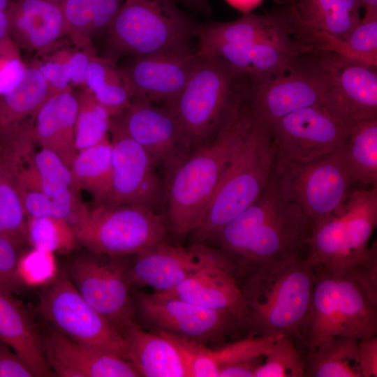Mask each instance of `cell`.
<instances>
[{"mask_svg": "<svg viewBox=\"0 0 377 377\" xmlns=\"http://www.w3.org/2000/svg\"><path fill=\"white\" fill-rule=\"evenodd\" d=\"M311 223L278 191L272 172L259 197L212 240L232 265L237 280L269 276L302 258Z\"/></svg>", "mask_w": 377, "mask_h": 377, "instance_id": "obj_1", "label": "cell"}, {"mask_svg": "<svg viewBox=\"0 0 377 377\" xmlns=\"http://www.w3.org/2000/svg\"><path fill=\"white\" fill-rule=\"evenodd\" d=\"M252 122L246 100L212 140L195 148L175 169L165 185L168 230L184 237L196 228Z\"/></svg>", "mask_w": 377, "mask_h": 377, "instance_id": "obj_2", "label": "cell"}, {"mask_svg": "<svg viewBox=\"0 0 377 377\" xmlns=\"http://www.w3.org/2000/svg\"><path fill=\"white\" fill-rule=\"evenodd\" d=\"M198 56L184 87L173 99L162 104L175 116L194 149L216 135L247 99L250 87V77L222 59Z\"/></svg>", "mask_w": 377, "mask_h": 377, "instance_id": "obj_3", "label": "cell"}, {"mask_svg": "<svg viewBox=\"0 0 377 377\" xmlns=\"http://www.w3.org/2000/svg\"><path fill=\"white\" fill-rule=\"evenodd\" d=\"M199 27L177 7L175 0H124L106 30L107 59L123 55L186 56Z\"/></svg>", "mask_w": 377, "mask_h": 377, "instance_id": "obj_4", "label": "cell"}, {"mask_svg": "<svg viewBox=\"0 0 377 377\" xmlns=\"http://www.w3.org/2000/svg\"><path fill=\"white\" fill-rule=\"evenodd\" d=\"M275 153L267 127L253 119L200 221L189 234L192 245L209 241L259 197L269 183Z\"/></svg>", "mask_w": 377, "mask_h": 377, "instance_id": "obj_5", "label": "cell"}, {"mask_svg": "<svg viewBox=\"0 0 377 377\" xmlns=\"http://www.w3.org/2000/svg\"><path fill=\"white\" fill-rule=\"evenodd\" d=\"M315 270L311 304L297 336L307 350L337 337L357 339L377 334V302L341 272Z\"/></svg>", "mask_w": 377, "mask_h": 377, "instance_id": "obj_6", "label": "cell"}, {"mask_svg": "<svg viewBox=\"0 0 377 377\" xmlns=\"http://www.w3.org/2000/svg\"><path fill=\"white\" fill-rule=\"evenodd\" d=\"M315 270L298 258L267 276L246 279L240 284L250 336L297 337L308 314Z\"/></svg>", "mask_w": 377, "mask_h": 377, "instance_id": "obj_7", "label": "cell"}, {"mask_svg": "<svg viewBox=\"0 0 377 377\" xmlns=\"http://www.w3.org/2000/svg\"><path fill=\"white\" fill-rule=\"evenodd\" d=\"M377 225V186L357 189L333 213L311 224L306 260L314 269L343 272L368 255Z\"/></svg>", "mask_w": 377, "mask_h": 377, "instance_id": "obj_8", "label": "cell"}, {"mask_svg": "<svg viewBox=\"0 0 377 377\" xmlns=\"http://www.w3.org/2000/svg\"><path fill=\"white\" fill-rule=\"evenodd\" d=\"M77 242L91 252L112 257L135 255L166 239L163 214L148 208L105 202L81 203L72 219Z\"/></svg>", "mask_w": 377, "mask_h": 377, "instance_id": "obj_9", "label": "cell"}, {"mask_svg": "<svg viewBox=\"0 0 377 377\" xmlns=\"http://www.w3.org/2000/svg\"><path fill=\"white\" fill-rule=\"evenodd\" d=\"M296 62L319 84L324 106L347 126L377 119L376 67L320 50L300 54Z\"/></svg>", "mask_w": 377, "mask_h": 377, "instance_id": "obj_10", "label": "cell"}, {"mask_svg": "<svg viewBox=\"0 0 377 377\" xmlns=\"http://www.w3.org/2000/svg\"><path fill=\"white\" fill-rule=\"evenodd\" d=\"M341 145L307 162L275 156L272 177L278 191L302 209L311 224L336 211L352 191L355 182Z\"/></svg>", "mask_w": 377, "mask_h": 377, "instance_id": "obj_11", "label": "cell"}, {"mask_svg": "<svg viewBox=\"0 0 377 377\" xmlns=\"http://www.w3.org/2000/svg\"><path fill=\"white\" fill-rule=\"evenodd\" d=\"M36 309L52 328L72 340L127 360L124 335L84 299L68 275L60 274L45 283Z\"/></svg>", "mask_w": 377, "mask_h": 377, "instance_id": "obj_12", "label": "cell"}, {"mask_svg": "<svg viewBox=\"0 0 377 377\" xmlns=\"http://www.w3.org/2000/svg\"><path fill=\"white\" fill-rule=\"evenodd\" d=\"M137 307L157 330L171 333L207 346L224 343L243 330V316L205 308L177 297L157 293H139Z\"/></svg>", "mask_w": 377, "mask_h": 377, "instance_id": "obj_13", "label": "cell"}, {"mask_svg": "<svg viewBox=\"0 0 377 377\" xmlns=\"http://www.w3.org/2000/svg\"><path fill=\"white\" fill-rule=\"evenodd\" d=\"M110 124L121 131L149 155L165 186L175 169L194 149L175 116L163 106L139 100L111 117Z\"/></svg>", "mask_w": 377, "mask_h": 377, "instance_id": "obj_14", "label": "cell"}, {"mask_svg": "<svg viewBox=\"0 0 377 377\" xmlns=\"http://www.w3.org/2000/svg\"><path fill=\"white\" fill-rule=\"evenodd\" d=\"M119 258L81 256L71 264L68 276L84 299L124 335L137 323L128 266Z\"/></svg>", "mask_w": 377, "mask_h": 377, "instance_id": "obj_15", "label": "cell"}, {"mask_svg": "<svg viewBox=\"0 0 377 377\" xmlns=\"http://www.w3.org/2000/svg\"><path fill=\"white\" fill-rule=\"evenodd\" d=\"M277 158L307 162L334 151L351 128L324 105L305 108L267 127Z\"/></svg>", "mask_w": 377, "mask_h": 377, "instance_id": "obj_16", "label": "cell"}, {"mask_svg": "<svg viewBox=\"0 0 377 377\" xmlns=\"http://www.w3.org/2000/svg\"><path fill=\"white\" fill-rule=\"evenodd\" d=\"M109 133L112 179L103 202L140 206L160 213L165 186L153 160L140 145L111 124Z\"/></svg>", "mask_w": 377, "mask_h": 377, "instance_id": "obj_17", "label": "cell"}, {"mask_svg": "<svg viewBox=\"0 0 377 377\" xmlns=\"http://www.w3.org/2000/svg\"><path fill=\"white\" fill-rule=\"evenodd\" d=\"M247 103L253 119L267 127L295 111L324 105V99L316 80L295 59L283 73L264 79L250 78Z\"/></svg>", "mask_w": 377, "mask_h": 377, "instance_id": "obj_18", "label": "cell"}, {"mask_svg": "<svg viewBox=\"0 0 377 377\" xmlns=\"http://www.w3.org/2000/svg\"><path fill=\"white\" fill-rule=\"evenodd\" d=\"M223 256L219 249L204 244L189 248L173 246L166 240L137 254L128 275L132 284L167 293L204 265Z\"/></svg>", "mask_w": 377, "mask_h": 377, "instance_id": "obj_19", "label": "cell"}, {"mask_svg": "<svg viewBox=\"0 0 377 377\" xmlns=\"http://www.w3.org/2000/svg\"><path fill=\"white\" fill-rule=\"evenodd\" d=\"M298 24L290 6L273 9L263 15L251 13L235 21L200 26L196 53L202 55L222 44L267 41L299 48L304 47L297 38Z\"/></svg>", "mask_w": 377, "mask_h": 377, "instance_id": "obj_20", "label": "cell"}, {"mask_svg": "<svg viewBox=\"0 0 377 377\" xmlns=\"http://www.w3.org/2000/svg\"><path fill=\"white\" fill-rule=\"evenodd\" d=\"M43 350L54 376L138 377L128 360L67 337L51 327L42 335Z\"/></svg>", "mask_w": 377, "mask_h": 377, "instance_id": "obj_21", "label": "cell"}, {"mask_svg": "<svg viewBox=\"0 0 377 377\" xmlns=\"http://www.w3.org/2000/svg\"><path fill=\"white\" fill-rule=\"evenodd\" d=\"M198 59L196 52L186 56L133 57L119 70L132 100L163 104L184 87Z\"/></svg>", "mask_w": 377, "mask_h": 377, "instance_id": "obj_22", "label": "cell"}, {"mask_svg": "<svg viewBox=\"0 0 377 377\" xmlns=\"http://www.w3.org/2000/svg\"><path fill=\"white\" fill-rule=\"evenodd\" d=\"M160 294L210 309L234 313L245 319L243 293L234 267L224 254L204 265L172 290Z\"/></svg>", "mask_w": 377, "mask_h": 377, "instance_id": "obj_23", "label": "cell"}, {"mask_svg": "<svg viewBox=\"0 0 377 377\" xmlns=\"http://www.w3.org/2000/svg\"><path fill=\"white\" fill-rule=\"evenodd\" d=\"M67 34L61 4L47 0H13L8 36L29 50L44 51Z\"/></svg>", "mask_w": 377, "mask_h": 377, "instance_id": "obj_24", "label": "cell"}, {"mask_svg": "<svg viewBox=\"0 0 377 377\" xmlns=\"http://www.w3.org/2000/svg\"><path fill=\"white\" fill-rule=\"evenodd\" d=\"M77 94L69 87L49 98L37 112L33 121L36 144L54 151L69 168L77 153Z\"/></svg>", "mask_w": 377, "mask_h": 377, "instance_id": "obj_25", "label": "cell"}, {"mask_svg": "<svg viewBox=\"0 0 377 377\" xmlns=\"http://www.w3.org/2000/svg\"><path fill=\"white\" fill-rule=\"evenodd\" d=\"M167 337L179 349L188 377H218L219 370L224 367L264 355L273 342L281 336L249 335L216 348H210L170 333H167Z\"/></svg>", "mask_w": 377, "mask_h": 377, "instance_id": "obj_26", "label": "cell"}, {"mask_svg": "<svg viewBox=\"0 0 377 377\" xmlns=\"http://www.w3.org/2000/svg\"><path fill=\"white\" fill-rule=\"evenodd\" d=\"M0 341L9 346L35 376H54L43 350L42 334L14 294L0 288Z\"/></svg>", "mask_w": 377, "mask_h": 377, "instance_id": "obj_27", "label": "cell"}, {"mask_svg": "<svg viewBox=\"0 0 377 377\" xmlns=\"http://www.w3.org/2000/svg\"><path fill=\"white\" fill-rule=\"evenodd\" d=\"M124 337L127 360L140 376L188 377L179 349L161 332H149L136 324L127 330Z\"/></svg>", "mask_w": 377, "mask_h": 377, "instance_id": "obj_28", "label": "cell"}, {"mask_svg": "<svg viewBox=\"0 0 377 377\" xmlns=\"http://www.w3.org/2000/svg\"><path fill=\"white\" fill-rule=\"evenodd\" d=\"M303 52L297 47L260 41L217 45L201 56L218 57L252 80L269 77L288 70ZM199 55V54H198Z\"/></svg>", "mask_w": 377, "mask_h": 377, "instance_id": "obj_29", "label": "cell"}, {"mask_svg": "<svg viewBox=\"0 0 377 377\" xmlns=\"http://www.w3.org/2000/svg\"><path fill=\"white\" fill-rule=\"evenodd\" d=\"M36 67H26L20 83L0 95V139L28 121L55 95Z\"/></svg>", "mask_w": 377, "mask_h": 377, "instance_id": "obj_30", "label": "cell"}, {"mask_svg": "<svg viewBox=\"0 0 377 377\" xmlns=\"http://www.w3.org/2000/svg\"><path fill=\"white\" fill-rule=\"evenodd\" d=\"M290 6L300 25L340 39L357 24L362 8L359 0H295Z\"/></svg>", "mask_w": 377, "mask_h": 377, "instance_id": "obj_31", "label": "cell"}, {"mask_svg": "<svg viewBox=\"0 0 377 377\" xmlns=\"http://www.w3.org/2000/svg\"><path fill=\"white\" fill-rule=\"evenodd\" d=\"M303 39L310 50L334 52L377 68V10H365L363 18L343 39L310 29L304 31Z\"/></svg>", "mask_w": 377, "mask_h": 377, "instance_id": "obj_32", "label": "cell"}, {"mask_svg": "<svg viewBox=\"0 0 377 377\" xmlns=\"http://www.w3.org/2000/svg\"><path fill=\"white\" fill-rule=\"evenodd\" d=\"M9 171L18 192L36 191L51 194L72 188L71 168L57 154L46 148L33 151Z\"/></svg>", "mask_w": 377, "mask_h": 377, "instance_id": "obj_33", "label": "cell"}, {"mask_svg": "<svg viewBox=\"0 0 377 377\" xmlns=\"http://www.w3.org/2000/svg\"><path fill=\"white\" fill-rule=\"evenodd\" d=\"M124 0H64L67 34L77 47L91 46V38L106 31Z\"/></svg>", "mask_w": 377, "mask_h": 377, "instance_id": "obj_34", "label": "cell"}, {"mask_svg": "<svg viewBox=\"0 0 377 377\" xmlns=\"http://www.w3.org/2000/svg\"><path fill=\"white\" fill-rule=\"evenodd\" d=\"M70 168L74 191H87L95 203L104 202L110 193L112 179V145L108 137L97 145L77 151Z\"/></svg>", "mask_w": 377, "mask_h": 377, "instance_id": "obj_35", "label": "cell"}, {"mask_svg": "<svg viewBox=\"0 0 377 377\" xmlns=\"http://www.w3.org/2000/svg\"><path fill=\"white\" fill-rule=\"evenodd\" d=\"M358 341L353 337H337L307 350L305 376L362 377Z\"/></svg>", "mask_w": 377, "mask_h": 377, "instance_id": "obj_36", "label": "cell"}, {"mask_svg": "<svg viewBox=\"0 0 377 377\" xmlns=\"http://www.w3.org/2000/svg\"><path fill=\"white\" fill-rule=\"evenodd\" d=\"M341 147L354 182L377 186V119L356 124Z\"/></svg>", "mask_w": 377, "mask_h": 377, "instance_id": "obj_37", "label": "cell"}, {"mask_svg": "<svg viewBox=\"0 0 377 377\" xmlns=\"http://www.w3.org/2000/svg\"><path fill=\"white\" fill-rule=\"evenodd\" d=\"M85 84L110 117H114L131 103L132 97L128 85L114 64L94 54L88 66Z\"/></svg>", "mask_w": 377, "mask_h": 377, "instance_id": "obj_38", "label": "cell"}, {"mask_svg": "<svg viewBox=\"0 0 377 377\" xmlns=\"http://www.w3.org/2000/svg\"><path fill=\"white\" fill-rule=\"evenodd\" d=\"M27 216L0 149V235L20 249L27 243Z\"/></svg>", "mask_w": 377, "mask_h": 377, "instance_id": "obj_39", "label": "cell"}, {"mask_svg": "<svg viewBox=\"0 0 377 377\" xmlns=\"http://www.w3.org/2000/svg\"><path fill=\"white\" fill-rule=\"evenodd\" d=\"M77 97L75 147L79 151L97 145L108 137L111 117L88 88L80 91Z\"/></svg>", "mask_w": 377, "mask_h": 377, "instance_id": "obj_40", "label": "cell"}, {"mask_svg": "<svg viewBox=\"0 0 377 377\" xmlns=\"http://www.w3.org/2000/svg\"><path fill=\"white\" fill-rule=\"evenodd\" d=\"M27 243L40 251L66 253L77 242L75 231L64 219L27 217Z\"/></svg>", "mask_w": 377, "mask_h": 377, "instance_id": "obj_41", "label": "cell"}, {"mask_svg": "<svg viewBox=\"0 0 377 377\" xmlns=\"http://www.w3.org/2000/svg\"><path fill=\"white\" fill-rule=\"evenodd\" d=\"M19 195L27 217H50L69 223L82 203L77 192L68 188L54 193L21 191Z\"/></svg>", "mask_w": 377, "mask_h": 377, "instance_id": "obj_42", "label": "cell"}, {"mask_svg": "<svg viewBox=\"0 0 377 377\" xmlns=\"http://www.w3.org/2000/svg\"><path fill=\"white\" fill-rule=\"evenodd\" d=\"M292 338L283 335L273 342L257 369L255 377L305 376V356Z\"/></svg>", "mask_w": 377, "mask_h": 377, "instance_id": "obj_43", "label": "cell"}, {"mask_svg": "<svg viewBox=\"0 0 377 377\" xmlns=\"http://www.w3.org/2000/svg\"><path fill=\"white\" fill-rule=\"evenodd\" d=\"M20 248L0 235V288L20 294L27 286L20 272Z\"/></svg>", "mask_w": 377, "mask_h": 377, "instance_id": "obj_44", "label": "cell"}, {"mask_svg": "<svg viewBox=\"0 0 377 377\" xmlns=\"http://www.w3.org/2000/svg\"><path fill=\"white\" fill-rule=\"evenodd\" d=\"M53 267L52 253L32 248L31 251L21 254L20 272L27 285L46 283L50 281L54 277Z\"/></svg>", "mask_w": 377, "mask_h": 377, "instance_id": "obj_45", "label": "cell"}, {"mask_svg": "<svg viewBox=\"0 0 377 377\" xmlns=\"http://www.w3.org/2000/svg\"><path fill=\"white\" fill-rule=\"evenodd\" d=\"M34 376V373L21 357L0 341V377Z\"/></svg>", "mask_w": 377, "mask_h": 377, "instance_id": "obj_46", "label": "cell"}, {"mask_svg": "<svg viewBox=\"0 0 377 377\" xmlns=\"http://www.w3.org/2000/svg\"><path fill=\"white\" fill-rule=\"evenodd\" d=\"M54 94H58L68 87L71 82L65 61H49L37 68Z\"/></svg>", "mask_w": 377, "mask_h": 377, "instance_id": "obj_47", "label": "cell"}, {"mask_svg": "<svg viewBox=\"0 0 377 377\" xmlns=\"http://www.w3.org/2000/svg\"><path fill=\"white\" fill-rule=\"evenodd\" d=\"M358 359L362 377L377 376V336L358 341Z\"/></svg>", "mask_w": 377, "mask_h": 377, "instance_id": "obj_48", "label": "cell"}, {"mask_svg": "<svg viewBox=\"0 0 377 377\" xmlns=\"http://www.w3.org/2000/svg\"><path fill=\"white\" fill-rule=\"evenodd\" d=\"M82 49L70 55L65 61L71 81L75 84H85L88 66L96 54L91 46Z\"/></svg>", "mask_w": 377, "mask_h": 377, "instance_id": "obj_49", "label": "cell"}, {"mask_svg": "<svg viewBox=\"0 0 377 377\" xmlns=\"http://www.w3.org/2000/svg\"><path fill=\"white\" fill-rule=\"evenodd\" d=\"M25 66L19 59L6 60L0 68V95L13 89L21 81Z\"/></svg>", "mask_w": 377, "mask_h": 377, "instance_id": "obj_50", "label": "cell"}, {"mask_svg": "<svg viewBox=\"0 0 377 377\" xmlns=\"http://www.w3.org/2000/svg\"><path fill=\"white\" fill-rule=\"evenodd\" d=\"M264 355L242 360L224 367L219 370L218 377H255L256 371L262 364Z\"/></svg>", "mask_w": 377, "mask_h": 377, "instance_id": "obj_51", "label": "cell"}, {"mask_svg": "<svg viewBox=\"0 0 377 377\" xmlns=\"http://www.w3.org/2000/svg\"><path fill=\"white\" fill-rule=\"evenodd\" d=\"M228 4L243 14L251 13L258 7L263 0H225Z\"/></svg>", "mask_w": 377, "mask_h": 377, "instance_id": "obj_52", "label": "cell"}, {"mask_svg": "<svg viewBox=\"0 0 377 377\" xmlns=\"http://www.w3.org/2000/svg\"><path fill=\"white\" fill-rule=\"evenodd\" d=\"M9 10L0 9V44L8 36Z\"/></svg>", "mask_w": 377, "mask_h": 377, "instance_id": "obj_53", "label": "cell"}, {"mask_svg": "<svg viewBox=\"0 0 377 377\" xmlns=\"http://www.w3.org/2000/svg\"><path fill=\"white\" fill-rule=\"evenodd\" d=\"M361 7L365 10H377V0H359Z\"/></svg>", "mask_w": 377, "mask_h": 377, "instance_id": "obj_54", "label": "cell"}, {"mask_svg": "<svg viewBox=\"0 0 377 377\" xmlns=\"http://www.w3.org/2000/svg\"><path fill=\"white\" fill-rule=\"evenodd\" d=\"M188 4L198 8L200 9L206 10L207 5V0H184Z\"/></svg>", "mask_w": 377, "mask_h": 377, "instance_id": "obj_55", "label": "cell"}, {"mask_svg": "<svg viewBox=\"0 0 377 377\" xmlns=\"http://www.w3.org/2000/svg\"><path fill=\"white\" fill-rule=\"evenodd\" d=\"M47 1H54V2H56V3H60V4H61L62 2L64 1V0H47Z\"/></svg>", "mask_w": 377, "mask_h": 377, "instance_id": "obj_56", "label": "cell"}]
</instances>
